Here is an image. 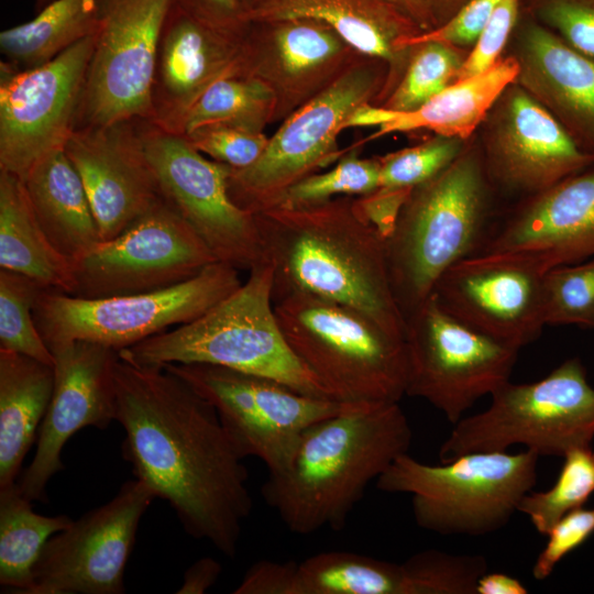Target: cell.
<instances>
[{
	"label": "cell",
	"instance_id": "44",
	"mask_svg": "<svg viewBox=\"0 0 594 594\" xmlns=\"http://www.w3.org/2000/svg\"><path fill=\"white\" fill-rule=\"evenodd\" d=\"M518 0H501L475 42L473 51L463 61L455 75L462 80L492 68L498 61L517 15Z\"/></svg>",
	"mask_w": 594,
	"mask_h": 594
},
{
	"label": "cell",
	"instance_id": "19",
	"mask_svg": "<svg viewBox=\"0 0 594 594\" xmlns=\"http://www.w3.org/2000/svg\"><path fill=\"white\" fill-rule=\"evenodd\" d=\"M54 388L37 433L34 458L16 482L31 502L47 503L46 486L64 469L62 450L85 427L106 429L116 420L113 365L119 351L85 340L50 346Z\"/></svg>",
	"mask_w": 594,
	"mask_h": 594
},
{
	"label": "cell",
	"instance_id": "41",
	"mask_svg": "<svg viewBox=\"0 0 594 594\" xmlns=\"http://www.w3.org/2000/svg\"><path fill=\"white\" fill-rule=\"evenodd\" d=\"M276 44L282 65L289 74L309 70L337 54L338 34L327 25L309 20L280 22Z\"/></svg>",
	"mask_w": 594,
	"mask_h": 594
},
{
	"label": "cell",
	"instance_id": "47",
	"mask_svg": "<svg viewBox=\"0 0 594 594\" xmlns=\"http://www.w3.org/2000/svg\"><path fill=\"white\" fill-rule=\"evenodd\" d=\"M298 562L261 560L252 564L234 594H298Z\"/></svg>",
	"mask_w": 594,
	"mask_h": 594
},
{
	"label": "cell",
	"instance_id": "53",
	"mask_svg": "<svg viewBox=\"0 0 594 594\" xmlns=\"http://www.w3.org/2000/svg\"><path fill=\"white\" fill-rule=\"evenodd\" d=\"M410 8H417L420 4V0H394Z\"/></svg>",
	"mask_w": 594,
	"mask_h": 594
},
{
	"label": "cell",
	"instance_id": "31",
	"mask_svg": "<svg viewBox=\"0 0 594 594\" xmlns=\"http://www.w3.org/2000/svg\"><path fill=\"white\" fill-rule=\"evenodd\" d=\"M32 503L16 483L0 487V584L14 594H28L45 543L73 521L67 515L36 514Z\"/></svg>",
	"mask_w": 594,
	"mask_h": 594
},
{
	"label": "cell",
	"instance_id": "30",
	"mask_svg": "<svg viewBox=\"0 0 594 594\" xmlns=\"http://www.w3.org/2000/svg\"><path fill=\"white\" fill-rule=\"evenodd\" d=\"M100 0H53L28 22L0 33L2 63L14 70L41 66L100 26Z\"/></svg>",
	"mask_w": 594,
	"mask_h": 594
},
{
	"label": "cell",
	"instance_id": "36",
	"mask_svg": "<svg viewBox=\"0 0 594 594\" xmlns=\"http://www.w3.org/2000/svg\"><path fill=\"white\" fill-rule=\"evenodd\" d=\"M405 594H476L477 582L487 572L482 554H452L428 549L400 563Z\"/></svg>",
	"mask_w": 594,
	"mask_h": 594
},
{
	"label": "cell",
	"instance_id": "34",
	"mask_svg": "<svg viewBox=\"0 0 594 594\" xmlns=\"http://www.w3.org/2000/svg\"><path fill=\"white\" fill-rule=\"evenodd\" d=\"M273 92L255 78L229 75L213 81L190 108L183 134L217 123H233L255 128L267 108Z\"/></svg>",
	"mask_w": 594,
	"mask_h": 594
},
{
	"label": "cell",
	"instance_id": "54",
	"mask_svg": "<svg viewBox=\"0 0 594 594\" xmlns=\"http://www.w3.org/2000/svg\"><path fill=\"white\" fill-rule=\"evenodd\" d=\"M53 0H35L37 10L42 9Z\"/></svg>",
	"mask_w": 594,
	"mask_h": 594
},
{
	"label": "cell",
	"instance_id": "8",
	"mask_svg": "<svg viewBox=\"0 0 594 594\" xmlns=\"http://www.w3.org/2000/svg\"><path fill=\"white\" fill-rule=\"evenodd\" d=\"M594 439V387L581 360L569 359L532 383L508 381L481 413L463 417L439 450L440 462L519 444L539 457H563Z\"/></svg>",
	"mask_w": 594,
	"mask_h": 594
},
{
	"label": "cell",
	"instance_id": "27",
	"mask_svg": "<svg viewBox=\"0 0 594 594\" xmlns=\"http://www.w3.org/2000/svg\"><path fill=\"white\" fill-rule=\"evenodd\" d=\"M54 388V367L0 350V487L16 483Z\"/></svg>",
	"mask_w": 594,
	"mask_h": 594
},
{
	"label": "cell",
	"instance_id": "3",
	"mask_svg": "<svg viewBox=\"0 0 594 594\" xmlns=\"http://www.w3.org/2000/svg\"><path fill=\"white\" fill-rule=\"evenodd\" d=\"M411 441L399 403L362 404L310 426L289 465L268 473L263 498L294 534L341 530L369 484Z\"/></svg>",
	"mask_w": 594,
	"mask_h": 594
},
{
	"label": "cell",
	"instance_id": "50",
	"mask_svg": "<svg viewBox=\"0 0 594 594\" xmlns=\"http://www.w3.org/2000/svg\"><path fill=\"white\" fill-rule=\"evenodd\" d=\"M190 10L223 25L241 26L246 24L241 19L239 0H176Z\"/></svg>",
	"mask_w": 594,
	"mask_h": 594
},
{
	"label": "cell",
	"instance_id": "21",
	"mask_svg": "<svg viewBox=\"0 0 594 594\" xmlns=\"http://www.w3.org/2000/svg\"><path fill=\"white\" fill-rule=\"evenodd\" d=\"M235 29L173 0L157 48L150 122L183 134L185 119L200 95L217 79L238 74L229 38Z\"/></svg>",
	"mask_w": 594,
	"mask_h": 594
},
{
	"label": "cell",
	"instance_id": "32",
	"mask_svg": "<svg viewBox=\"0 0 594 594\" xmlns=\"http://www.w3.org/2000/svg\"><path fill=\"white\" fill-rule=\"evenodd\" d=\"M298 594H405L402 564L346 551L298 563Z\"/></svg>",
	"mask_w": 594,
	"mask_h": 594
},
{
	"label": "cell",
	"instance_id": "2",
	"mask_svg": "<svg viewBox=\"0 0 594 594\" xmlns=\"http://www.w3.org/2000/svg\"><path fill=\"white\" fill-rule=\"evenodd\" d=\"M255 218L274 266L273 302L293 294L314 295L359 310L405 340L406 323L392 290L385 239L355 201L274 207Z\"/></svg>",
	"mask_w": 594,
	"mask_h": 594
},
{
	"label": "cell",
	"instance_id": "11",
	"mask_svg": "<svg viewBox=\"0 0 594 594\" xmlns=\"http://www.w3.org/2000/svg\"><path fill=\"white\" fill-rule=\"evenodd\" d=\"M139 133L161 197L218 262L250 272L268 262L255 215L230 197L231 167L208 160L185 135L139 120Z\"/></svg>",
	"mask_w": 594,
	"mask_h": 594
},
{
	"label": "cell",
	"instance_id": "15",
	"mask_svg": "<svg viewBox=\"0 0 594 594\" xmlns=\"http://www.w3.org/2000/svg\"><path fill=\"white\" fill-rule=\"evenodd\" d=\"M96 35L34 68L0 63V170L23 180L40 160L64 148L76 127Z\"/></svg>",
	"mask_w": 594,
	"mask_h": 594
},
{
	"label": "cell",
	"instance_id": "28",
	"mask_svg": "<svg viewBox=\"0 0 594 594\" xmlns=\"http://www.w3.org/2000/svg\"><path fill=\"white\" fill-rule=\"evenodd\" d=\"M0 268L22 274L45 289L70 295L73 262L50 242L23 180L0 170Z\"/></svg>",
	"mask_w": 594,
	"mask_h": 594
},
{
	"label": "cell",
	"instance_id": "17",
	"mask_svg": "<svg viewBox=\"0 0 594 594\" xmlns=\"http://www.w3.org/2000/svg\"><path fill=\"white\" fill-rule=\"evenodd\" d=\"M547 271L524 253H476L449 267L430 296L468 327L520 350L546 327Z\"/></svg>",
	"mask_w": 594,
	"mask_h": 594
},
{
	"label": "cell",
	"instance_id": "45",
	"mask_svg": "<svg viewBox=\"0 0 594 594\" xmlns=\"http://www.w3.org/2000/svg\"><path fill=\"white\" fill-rule=\"evenodd\" d=\"M499 2L501 0H471L441 28L420 35L398 37L394 41V46H415L428 42L463 45L476 42Z\"/></svg>",
	"mask_w": 594,
	"mask_h": 594
},
{
	"label": "cell",
	"instance_id": "1",
	"mask_svg": "<svg viewBox=\"0 0 594 594\" xmlns=\"http://www.w3.org/2000/svg\"><path fill=\"white\" fill-rule=\"evenodd\" d=\"M113 383L123 457L135 477L170 505L190 537L234 558L253 499L213 405L164 366L120 353Z\"/></svg>",
	"mask_w": 594,
	"mask_h": 594
},
{
	"label": "cell",
	"instance_id": "5",
	"mask_svg": "<svg viewBox=\"0 0 594 594\" xmlns=\"http://www.w3.org/2000/svg\"><path fill=\"white\" fill-rule=\"evenodd\" d=\"M490 183L484 161L466 152L413 189L385 240L392 290L405 320L449 267L479 252L492 224Z\"/></svg>",
	"mask_w": 594,
	"mask_h": 594
},
{
	"label": "cell",
	"instance_id": "37",
	"mask_svg": "<svg viewBox=\"0 0 594 594\" xmlns=\"http://www.w3.org/2000/svg\"><path fill=\"white\" fill-rule=\"evenodd\" d=\"M543 316L546 326L594 329V257L546 272Z\"/></svg>",
	"mask_w": 594,
	"mask_h": 594
},
{
	"label": "cell",
	"instance_id": "14",
	"mask_svg": "<svg viewBox=\"0 0 594 594\" xmlns=\"http://www.w3.org/2000/svg\"><path fill=\"white\" fill-rule=\"evenodd\" d=\"M173 0H100V26L75 129L152 120V85Z\"/></svg>",
	"mask_w": 594,
	"mask_h": 594
},
{
	"label": "cell",
	"instance_id": "16",
	"mask_svg": "<svg viewBox=\"0 0 594 594\" xmlns=\"http://www.w3.org/2000/svg\"><path fill=\"white\" fill-rule=\"evenodd\" d=\"M156 498L141 480L53 535L32 569L28 594H122L142 516Z\"/></svg>",
	"mask_w": 594,
	"mask_h": 594
},
{
	"label": "cell",
	"instance_id": "51",
	"mask_svg": "<svg viewBox=\"0 0 594 594\" xmlns=\"http://www.w3.org/2000/svg\"><path fill=\"white\" fill-rule=\"evenodd\" d=\"M527 587L516 578L502 572H486L477 582L476 594H526Z\"/></svg>",
	"mask_w": 594,
	"mask_h": 594
},
{
	"label": "cell",
	"instance_id": "24",
	"mask_svg": "<svg viewBox=\"0 0 594 594\" xmlns=\"http://www.w3.org/2000/svg\"><path fill=\"white\" fill-rule=\"evenodd\" d=\"M519 65L522 81L546 100L578 145L594 157V59L532 28L525 37Z\"/></svg>",
	"mask_w": 594,
	"mask_h": 594
},
{
	"label": "cell",
	"instance_id": "7",
	"mask_svg": "<svg viewBox=\"0 0 594 594\" xmlns=\"http://www.w3.org/2000/svg\"><path fill=\"white\" fill-rule=\"evenodd\" d=\"M539 455L530 450L471 452L437 465L407 453L376 480L386 493L411 495L416 524L440 535L484 536L502 529L536 485Z\"/></svg>",
	"mask_w": 594,
	"mask_h": 594
},
{
	"label": "cell",
	"instance_id": "39",
	"mask_svg": "<svg viewBox=\"0 0 594 594\" xmlns=\"http://www.w3.org/2000/svg\"><path fill=\"white\" fill-rule=\"evenodd\" d=\"M463 61L446 43L428 42L415 55L407 73L388 102V109L411 111L438 95L455 78Z\"/></svg>",
	"mask_w": 594,
	"mask_h": 594
},
{
	"label": "cell",
	"instance_id": "48",
	"mask_svg": "<svg viewBox=\"0 0 594 594\" xmlns=\"http://www.w3.org/2000/svg\"><path fill=\"white\" fill-rule=\"evenodd\" d=\"M414 188H377L355 200L362 216L386 240L393 232L399 213Z\"/></svg>",
	"mask_w": 594,
	"mask_h": 594
},
{
	"label": "cell",
	"instance_id": "38",
	"mask_svg": "<svg viewBox=\"0 0 594 594\" xmlns=\"http://www.w3.org/2000/svg\"><path fill=\"white\" fill-rule=\"evenodd\" d=\"M380 161L350 156L327 173L312 174L287 188L274 207L304 208L336 195H369L380 187Z\"/></svg>",
	"mask_w": 594,
	"mask_h": 594
},
{
	"label": "cell",
	"instance_id": "10",
	"mask_svg": "<svg viewBox=\"0 0 594 594\" xmlns=\"http://www.w3.org/2000/svg\"><path fill=\"white\" fill-rule=\"evenodd\" d=\"M162 366L208 399L238 454L262 460L268 473L289 465L310 426L366 404L305 395L275 380L213 364Z\"/></svg>",
	"mask_w": 594,
	"mask_h": 594
},
{
	"label": "cell",
	"instance_id": "22",
	"mask_svg": "<svg viewBox=\"0 0 594 594\" xmlns=\"http://www.w3.org/2000/svg\"><path fill=\"white\" fill-rule=\"evenodd\" d=\"M477 253H524L552 267L594 257V170L531 197L491 224Z\"/></svg>",
	"mask_w": 594,
	"mask_h": 594
},
{
	"label": "cell",
	"instance_id": "25",
	"mask_svg": "<svg viewBox=\"0 0 594 594\" xmlns=\"http://www.w3.org/2000/svg\"><path fill=\"white\" fill-rule=\"evenodd\" d=\"M519 61H498L488 70L449 85L411 111L361 105L344 128L377 125L373 138L392 132L429 129L442 136L464 139L480 124L502 92L519 76Z\"/></svg>",
	"mask_w": 594,
	"mask_h": 594
},
{
	"label": "cell",
	"instance_id": "23",
	"mask_svg": "<svg viewBox=\"0 0 594 594\" xmlns=\"http://www.w3.org/2000/svg\"><path fill=\"white\" fill-rule=\"evenodd\" d=\"M491 182L536 195L594 164L547 109L521 90L506 100L484 161Z\"/></svg>",
	"mask_w": 594,
	"mask_h": 594
},
{
	"label": "cell",
	"instance_id": "29",
	"mask_svg": "<svg viewBox=\"0 0 594 594\" xmlns=\"http://www.w3.org/2000/svg\"><path fill=\"white\" fill-rule=\"evenodd\" d=\"M376 0H261L244 10L245 23L309 20L322 23L355 50L392 57L391 24Z\"/></svg>",
	"mask_w": 594,
	"mask_h": 594
},
{
	"label": "cell",
	"instance_id": "35",
	"mask_svg": "<svg viewBox=\"0 0 594 594\" xmlns=\"http://www.w3.org/2000/svg\"><path fill=\"white\" fill-rule=\"evenodd\" d=\"M43 289L22 274L0 268V350L53 366V353L33 318L34 305Z\"/></svg>",
	"mask_w": 594,
	"mask_h": 594
},
{
	"label": "cell",
	"instance_id": "26",
	"mask_svg": "<svg viewBox=\"0 0 594 594\" xmlns=\"http://www.w3.org/2000/svg\"><path fill=\"white\" fill-rule=\"evenodd\" d=\"M23 183L40 226L63 256L74 262L101 241L82 180L64 148L40 160Z\"/></svg>",
	"mask_w": 594,
	"mask_h": 594
},
{
	"label": "cell",
	"instance_id": "40",
	"mask_svg": "<svg viewBox=\"0 0 594 594\" xmlns=\"http://www.w3.org/2000/svg\"><path fill=\"white\" fill-rule=\"evenodd\" d=\"M460 141L442 136L380 158L378 188H415L436 177L460 156Z\"/></svg>",
	"mask_w": 594,
	"mask_h": 594
},
{
	"label": "cell",
	"instance_id": "33",
	"mask_svg": "<svg viewBox=\"0 0 594 594\" xmlns=\"http://www.w3.org/2000/svg\"><path fill=\"white\" fill-rule=\"evenodd\" d=\"M554 484L547 491L527 493L518 505L535 529L547 535L566 513L583 507L594 493V448H574L563 457Z\"/></svg>",
	"mask_w": 594,
	"mask_h": 594
},
{
	"label": "cell",
	"instance_id": "52",
	"mask_svg": "<svg viewBox=\"0 0 594 594\" xmlns=\"http://www.w3.org/2000/svg\"><path fill=\"white\" fill-rule=\"evenodd\" d=\"M239 1L241 4V10L243 12L244 10H246L248 8L252 7L253 4L257 3L261 0H239Z\"/></svg>",
	"mask_w": 594,
	"mask_h": 594
},
{
	"label": "cell",
	"instance_id": "4",
	"mask_svg": "<svg viewBox=\"0 0 594 594\" xmlns=\"http://www.w3.org/2000/svg\"><path fill=\"white\" fill-rule=\"evenodd\" d=\"M273 276L271 262L253 267L237 290L200 317L119 353L140 364L224 366L336 400L287 343L274 311Z\"/></svg>",
	"mask_w": 594,
	"mask_h": 594
},
{
	"label": "cell",
	"instance_id": "6",
	"mask_svg": "<svg viewBox=\"0 0 594 594\" xmlns=\"http://www.w3.org/2000/svg\"><path fill=\"white\" fill-rule=\"evenodd\" d=\"M274 304L298 359L342 403H399L406 395L405 340L351 307L308 294Z\"/></svg>",
	"mask_w": 594,
	"mask_h": 594
},
{
	"label": "cell",
	"instance_id": "18",
	"mask_svg": "<svg viewBox=\"0 0 594 594\" xmlns=\"http://www.w3.org/2000/svg\"><path fill=\"white\" fill-rule=\"evenodd\" d=\"M370 89L366 74L350 73L296 111L254 164L230 169L231 199L254 215L272 208L287 188L331 158L338 133Z\"/></svg>",
	"mask_w": 594,
	"mask_h": 594
},
{
	"label": "cell",
	"instance_id": "13",
	"mask_svg": "<svg viewBox=\"0 0 594 594\" xmlns=\"http://www.w3.org/2000/svg\"><path fill=\"white\" fill-rule=\"evenodd\" d=\"M218 262L162 197L117 237L73 262L72 296L106 298L164 289Z\"/></svg>",
	"mask_w": 594,
	"mask_h": 594
},
{
	"label": "cell",
	"instance_id": "43",
	"mask_svg": "<svg viewBox=\"0 0 594 594\" xmlns=\"http://www.w3.org/2000/svg\"><path fill=\"white\" fill-rule=\"evenodd\" d=\"M594 534V508H576L563 515L547 532V542L532 566V576L543 581L557 564Z\"/></svg>",
	"mask_w": 594,
	"mask_h": 594
},
{
	"label": "cell",
	"instance_id": "42",
	"mask_svg": "<svg viewBox=\"0 0 594 594\" xmlns=\"http://www.w3.org/2000/svg\"><path fill=\"white\" fill-rule=\"evenodd\" d=\"M185 136L200 153L234 169L254 164L268 143L255 128L233 123L200 127Z\"/></svg>",
	"mask_w": 594,
	"mask_h": 594
},
{
	"label": "cell",
	"instance_id": "9",
	"mask_svg": "<svg viewBox=\"0 0 594 594\" xmlns=\"http://www.w3.org/2000/svg\"><path fill=\"white\" fill-rule=\"evenodd\" d=\"M241 284L239 270L213 262L188 280L147 293L90 299L43 289L33 318L48 348L85 340L120 351L195 320Z\"/></svg>",
	"mask_w": 594,
	"mask_h": 594
},
{
	"label": "cell",
	"instance_id": "12",
	"mask_svg": "<svg viewBox=\"0 0 594 594\" xmlns=\"http://www.w3.org/2000/svg\"><path fill=\"white\" fill-rule=\"evenodd\" d=\"M405 323L406 395L427 400L449 422L510 381L519 350L462 323L432 296Z\"/></svg>",
	"mask_w": 594,
	"mask_h": 594
},
{
	"label": "cell",
	"instance_id": "20",
	"mask_svg": "<svg viewBox=\"0 0 594 594\" xmlns=\"http://www.w3.org/2000/svg\"><path fill=\"white\" fill-rule=\"evenodd\" d=\"M138 122L75 129L64 146L85 186L101 241L120 234L161 198Z\"/></svg>",
	"mask_w": 594,
	"mask_h": 594
},
{
	"label": "cell",
	"instance_id": "49",
	"mask_svg": "<svg viewBox=\"0 0 594 594\" xmlns=\"http://www.w3.org/2000/svg\"><path fill=\"white\" fill-rule=\"evenodd\" d=\"M221 571L220 563L213 558H200L186 570L183 584L176 593L202 594L218 581Z\"/></svg>",
	"mask_w": 594,
	"mask_h": 594
},
{
	"label": "cell",
	"instance_id": "46",
	"mask_svg": "<svg viewBox=\"0 0 594 594\" xmlns=\"http://www.w3.org/2000/svg\"><path fill=\"white\" fill-rule=\"evenodd\" d=\"M546 14L565 43L594 59V0H553Z\"/></svg>",
	"mask_w": 594,
	"mask_h": 594
}]
</instances>
